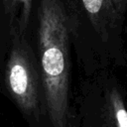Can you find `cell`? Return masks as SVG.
Wrapping results in <instances>:
<instances>
[{"label": "cell", "mask_w": 127, "mask_h": 127, "mask_svg": "<svg viewBox=\"0 0 127 127\" xmlns=\"http://www.w3.org/2000/svg\"><path fill=\"white\" fill-rule=\"evenodd\" d=\"M111 1H112V4L115 10L118 12L119 15L123 17L126 11V8H127V0H111Z\"/></svg>", "instance_id": "5"}, {"label": "cell", "mask_w": 127, "mask_h": 127, "mask_svg": "<svg viewBox=\"0 0 127 127\" xmlns=\"http://www.w3.org/2000/svg\"><path fill=\"white\" fill-rule=\"evenodd\" d=\"M71 111L87 127H127V91L114 69L82 76Z\"/></svg>", "instance_id": "3"}, {"label": "cell", "mask_w": 127, "mask_h": 127, "mask_svg": "<svg viewBox=\"0 0 127 127\" xmlns=\"http://www.w3.org/2000/svg\"><path fill=\"white\" fill-rule=\"evenodd\" d=\"M71 23L60 0H41L34 49L52 127H68L71 111Z\"/></svg>", "instance_id": "1"}, {"label": "cell", "mask_w": 127, "mask_h": 127, "mask_svg": "<svg viewBox=\"0 0 127 127\" xmlns=\"http://www.w3.org/2000/svg\"><path fill=\"white\" fill-rule=\"evenodd\" d=\"M68 127H87V126L83 125L82 123L78 122V121H77L75 118L71 117V119H70V122H69V125H68Z\"/></svg>", "instance_id": "6"}, {"label": "cell", "mask_w": 127, "mask_h": 127, "mask_svg": "<svg viewBox=\"0 0 127 127\" xmlns=\"http://www.w3.org/2000/svg\"><path fill=\"white\" fill-rule=\"evenodd\" d=\"M3 5L9 27L26 32L30 21L32 0H3Z\"/></svg>", "instance_id": "4"}, {"label": "cell", "mask_w": 127, "mask_h": 127, "mask_svg": "<svg viewBox=\"0 0 127 127\" xmlns=\"http://www.w3.org/2000/svg\"><path fill=\"white\" fill-rule=\"evenodd\" d=\"M0 92L18 109L29 127H52L44 81L33 43L15 27L0 66Z\"/></svg>", "instance_id": "2"}]
</instances>
